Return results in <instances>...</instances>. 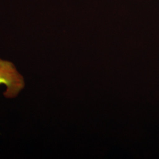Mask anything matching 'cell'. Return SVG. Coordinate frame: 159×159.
Wrapping results in <instances>:
<instances>
[{"mask_svg": "<svg viewBox=\"0 0 159 159\" xmlns=\"http://www.w3.org/2000/svg\"><path fill=\"white\" fill-rule=\"evenodd\" d=\"M6 86L4 96L13 98L19 94L24 88L23 76L17 71L13 63L0 58V85Z\"/></svg>", "mask_w": 159, "mask_h": 159, "instance_id": "cell-1", "label": "cell"}]
</instances>
